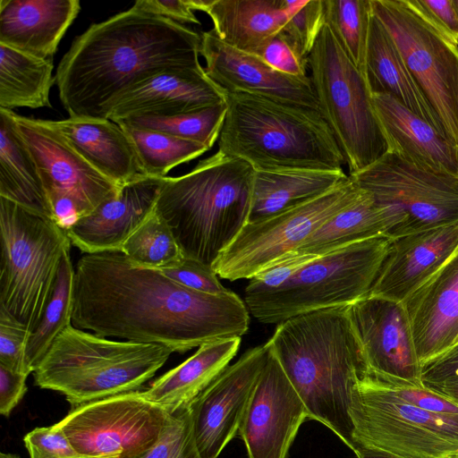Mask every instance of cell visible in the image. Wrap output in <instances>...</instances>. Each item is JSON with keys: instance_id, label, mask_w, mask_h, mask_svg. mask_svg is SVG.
Segmentation results:
<instances>
[{"instance_id": "cell-3", "label": "cell", "mask_w": 458, "mask_h": 458, "mask_svg": "<svg viewBox=\"0 0 458 458\" xmlns=\"http://www.w3.org/2000/svg\"><path fill=\"white\" fill-rule=\"evenodd\" d=\"M349 306L281 322L267 343L302 400L309 420L322 423L353 450L350 410L354 385L365 366Z\"/></svg>"}, {"instance_id": "cell-49", "label": "cell", "mask_w": 458, "mask_h": 458, "mask_svg": "<svg viewBox=\"0 0 458 458\" xmlns=\"http://www.w3.org/2000/svg\"><path fill=\"white\" fill-rule=\"evenodd\" d=\"M29 375L0 365V413L8 417L27 392Z\"/></svg>"}, {"instance_id": "cell-42", "label": "cell", "mask_w": 458, "mask_h": 458, "mask_svg": "<svg viewBox=\"0 0 458 458\" xmlns=\"http://www.w3.org/2000/svg\"><path fill=\"white\" fill-rule=\"evenodd\" d=\"M31 331L0 307V365L30 375L26 351Z\"/></svg>"}, {"instance_id": "cell-24", "label": "cell", "mask_w": 458, "mask_h": 458, "mask_svg": "<svg viewBox=\"0 0 458 458\" xmlns=\"http://www.w3.org/2000/svg\"><path fill=\"white\" fill-rule=\"evenodd\" d=\"M388 152L420 167L458 175V148L392 96L371 93Z\"/></svg>"}, {"instance_id": "cell-30", "label": "cell", "mask_w": 458, "mask_h": 458, "mask_svg": "<svg viewBox=\"0 0 458 458\" xmlns=\"http://www.w3.org/2000/svg\"><path fill=\"white\" fill-rule=\"evenodd\" d=\"M344 170L255 171L248 223L312 200L348 178Z\"/></svg>"}, {"instance_id": "cell-8", "label": "cell", "mask_w": 458, "mask_h": 458, "mask_svg": "<svg viewBox=\"0 0 458 458\" xmlns=\"http://www.w3.org/2000/svg\"><path fill=\"white\" fill-rule=\"evenodd\" d=\"M67 233L54 219L0 197V307L30 331L53 293Z\"/></svg>"}, {"instance_id": "cell-21", "label": "cell", "mask_w": 458, "mask_h": 458, "mask_svg": "<svg viewBox=\"0 0 458 458\" xmlns=\"http://www.w3.org/2000/svg\"><path fill=\"white\" fill-rule=\"evenodd\" d=\"M164 178L141 176L80 218L67 233L84 254L120 252L130 235L154 211Z\"/></svg>"}, {"instance_id": "cell-13", "label": "cell", "mask_w": 458, "mask_h": 458, "mask_svg": "<svg viewBox=\"0 0 458 458\" xmlns=\"http://www.w3.org/2000/svg\"><path fill=\"white\" fill-rule=\"evenodd\" d=\"M350 176L327 193L266 219L247 223L212 268L223 279H250L275 261L295 251L331 217L361 195Z\"/></svg>"}, {"instance_id": "cell-45", "label": "cell", "mask_w": 458, "mask_h": 458, "mask_svg": "<svg viewBox=\"0 0 458 458\" xmlns=\"http://www.w3.org/2000/svg\"><path fill=\"white\" fill-rule=\"evenodd\" d=\"M317 257L297 251L288 253L251 277L244 294L262 293L279 287Z\"/></svg>"}, {"instance_id": "cell-41", "label": "cell", "mask_w": 458, "mask_h": 458, "mask_svg": "<svg viewBox=\"0 0 458 458\" xmlns=\"http://www.w3.org/2000/svg\"><path fill=\"white\" fill-rule=\"evenodd\" d=\"M363 373L390 394L411 406L436 413L458 414V405L423 384H413L386 375Z\"/></svg>"}, {"instance_id": "cell-54", "label": "cell", "mask_w": 458, "mask_h": 458, "mask_svg": "<svg viewBox=\"0 0 458 458\" xmlns=\"http://www.w3.org/2000/svg\"><path fill=\"white\" fill-rule=\"evenodd\" d=\"M453 4H454V7H455V9H456V11L458 13V0H453Z\"/></svg>"}, {"instance_id": "cell-47", "label": "cell", "mask_w": 458, "mask_h": 458, "mask_svg": "<svg viewBox=\"0 0 458 458\" xmlns=\"http://www.w3.org/2000/svg\"><path fill=\"white\" fill-rule=\"evenodd\" d=\"M444 36L458 45V13L453 0H412Z\"/></svg>"}, {"instance_id": "cell-16", "label": "cell", "mask_w": 458, "mask_h": 458, "mask_svg": "<svg viewBox=\"0 0 458 458\" xmlns=\"http://www.w3.org/2000/svg\"><path fill=\"white\" fill-rule=\"evenodd\" d=\"M268 354L238 434L248 458H287L301 425L309 419L300 395L268 344Z\"/></svg>"}, {"instance_id": "cell-46", "label": "cell", "mask_w": 458, "mask_h": 458, "mask_svg": "<svg viewBox=\"0 0 458 458\" xmlns=\"http://www.w3.org/2000/svg\"><path fill=\"white\" fill-rule=\"evenodd\" d=\"M258 57L280 72L296 77L308 76V61L302 59L280 34L267 45Z\"/></svg>"}, {"instance_id": "cell-22", "label": "cell", "mask_w": 458, "mask_h": 458, "mask_svg": "<svg viewBox=\"0 0 458 458\" xmlns=\"http://www.w3.org/2000/svg\"><path fill=\"white\" fill-rule=\"evenodd\" d=\"M225 91L200 66L170 70L137 85L113 105L108 120L171 116L225 103Z\"/></svg>"}, {"instance_id": "cell-14", "label": "cell", "mask_w": 458, "mask_h": 458, "mask_svg": "<svg viewBox=\"0 0 458 458\" xmlns=\"http://www.w3.org/2000/svg\"><path fill=\"white\" fill-rule=\"evenodd\" d=\"M13 115L38 166L53 218L64 232L119 192L121 187L84 160L46 120Z\"/></svg>"}, {"instance_id": "cell-26", "label": "cell", "mask_w": 458, "mask_h": 458, "mask_svg": "<svg viewBox=\"0 0 458 458\" xmlns=\"http://www.w3.org/2000/svg\"><path fill=\"white\" fill-rule=\"evenodd\" d=\"M46 122L84 160L119 187L144 176L135 148L118 123L108 119L74 117Z\"/></svg>"}, {"instance_id": "cell-55", "label": "cell", "mask_w": 458, "mask_h": 458, "mask_svg": "<svg viewBox=\"0 0 458 458\" xmlns=\"http://www.w3.org/2000/svg\"><path fill=\"white\" fill-rule=\"evenodd\" d=\"M451 458H458V454H456L455 455H454L453 457Z\"/></svg>"}, {"instance_id": "cell-27", "label": "cell", "mask_w": 458, "mask_h": 458, "mask_svg": "<svg viewBox=\"0 0 458 458\" xmlns=\"http://www.w3.org/2000/svg\"><path fill=\"white\" fill-rule=\"evenodd\" d=\"M206 13L216 35L226 45L259 56L287 20L284 0H188Z\"/></svg>"}, {"instance_id": "cell-5", "label": "cell", "mask_w": 458, "mask_h": 458, "mask_svg": "<svg viewBox=\"0 0 458 458\" xmlns=\"http://www.w3.org/2000/svg\"><path fill=\"white\" fill-rule=\"evenodd\" d=\"M218 150L255 171L343 170L344 154L323 114L248 92H225Z\"/></svg>"}, {"instance_id": "cell-43", "label": "cell", "mask_w": 458, "mask_h": 458, "mask_svg": "<svg viewBox=\"0 0 458 458\" xmlns=\"http://www.w3.org/2000/svg\"><path fill=\"white\" fill-rule=\"evenodd\" d=\"M182 287L201 293L220 295L229 290L222 285L212 267L194 259L182 258L174 267L160 270Z\"/></svg>"}, {"instance_id": "cell-33", "label": "cell", "mask_w": 458, "mask_h": 458, "mask_svg": "<svg viewBox=\"0 0 458 458\" xmlns=\"http://www.w3.org/2000/svg\"><path fill=\"white\" fill-rule=\"evenodd\" d=\"M53 69V59L37 58L0 44V108L51 107Z\"/></svg>"}, {"instance_id": "cell-19", "label": "cell", "mask_w": 458, "mask_h": 458, "mask_svg": "<svg viewBox=\"0 0 458 458\" xmlns=\"http://www.w3.org/2000/svg\"><path fill=\"white\" fill-rule=\"evenodd\" d=\"M200 35L205 72L225 92H248L321 113L310 76L280 72L259 57L226 45L213 30Z\"/></svg>"}, {"instance_id": "cell-12", "label": "cell", "mask_w": 458, "mask_h": 458, "mask_svg": "<svg viewBox=\"0 0 458 458\" xmlns=\"http://www.w3.org/2000/svg\"><path fill=\"white\" fill-rule=\"evenodd\" d=\"M349 176L386 209L389 238L458 221V175L420 167L386 151Z\"/></svg>"}, {"instance_id": "cell-17", "label": "cell", "mask_w": 458, "mask_h": 458, "mask_svg": "<svg viewBox=\"0 0 458 458\" xmlns=\"http://www.w3.org/2000/svg\"><path fill=\"white\" fill-rule=\"evenodd\" d=\"M267 354V343L248 350L190 404L193 436L202 458H217L238 434Z\"/></svg>"}, {"instance_id": "cell-44", "label": "cell", "mask_w": 458, "mask_h": 458, "mask_svg": "<svg viewBox=\"0 0 458 458\" xmlns=\"http://www.w3.org/2000/svg\"><path fill=\"white\" fill-rule=\"evenodd\" d=\"M23 441L30 458H88L75 450L58 423L34 428Z\"/></svg>"}, {"instance_id": "cell-37", "label": "cell", "mask_w": 458, "mask_h": 458, "mask_svg": "<svg viewBox=\"0 0 458 458\" xmlns=\"http://www.w3.org/2000/svg\"><path fill=\"white\" fill-rule=\"evenodd\" d=\"M226 104L171 116H132L117 122L123 127L158 131L200 143L209 149L219 138Z\"/></svg>"}, {"instance_id": "cell-53", "label": "cell", "mask_w": 458, "mask_h": 458, "mask_svg": "<svg viewBox=\"0 0 458 458\" xmlns=\"http://www.w3.org/2000/svg\"><path fill=\"white\" fill-rule=\"evenodd\" d=\"M0 458H20L17 454H9V453H1Z\"/></svg>"}, {"instance_id": "cell-52", "label": "cell", "mask_w": 458, "mask_h": 458, "mask_svg": "<svg viewBox=\"0 0 458 458\" xmlns=\"http://www.w3.org/2000/svg\"><path fill=\"white\" fill-rule=\"evenodd\" d=\"M357 458H402L376 448L356 445L352 450Z\"/></svg>"}, {"instance_id": "cell-31", "label": "cell", "mask_w": 458, "mask_h": 458, "mask_svg": "<svg viewBox=\"0 0 458 458\" xmlns=\"http://www.w3.org/2000/svg\"><path fill=\"white\" fill-rule=\"evenodd\" d=\"M13 114L0 108V197L54 219L38 166Z\"/></svg>"}, {"instance_id": "cell-18", "label": "cell", "mask_w": 458, "mask_h": 458, "mask_svg": "<svg viewBox=\"0 0 458 458\" xmlns=\"http://www.w3.org/2000/svg\"><path fill=\"white\" fill-rule=\"evenodd\" d=\"M366 373L422 385L410 321L402 301L368 295L349 306Z\"/></svg>"}, {"instance_id": "cell-56", "label": "cell", "mask_w": 458, "mask_h": 458, "mask_svg": "<svg viewBox=\"0 0 458 458\" xmlns=\"http://www.w3.org/2000/svg\"><path fill=\"white\" fill-rule=\"evenodd\" d=\"M457 342H458V340H457ZM457 342H456V343H457ZM456 343H455V344H456Z\"/></svg>"}, {"instance_id": "cell-6", "label": "cell", "mask_w": 458, "mask_h": 458, "mask_svg": "<svg viewBox=\"0 0 458 458\" xmlns=\"http://www.w3.org/2000/svg\"><path fill=\"white\" fill-rule=\"evenodd\" d=\"M173 352L165 345L111 340L71 325L33 371L34 384L62 393L75 408L140 390Z\"/></svg>"}, {"instance_id": "cell-7", "label": "cell", "mask_w": 458, "mask_h": 458, "mask_svg": "<svg viewBox=\"0 0 458 458\" xmlns=\"http://www.w3.org/2000/svg\"><path fill=\"white\" fill-rule=\"evenodd\" d=\"M391 238L379 235L318 256L277 288L244 294L255 318L279 324L309 312L349 306L368 296Z\"/></svg>"}, {"instance_id": "cell-25", "label": "cell", "mask_w": 458, "mask_h": 458, "mask_svg": "<svg viewBox=\"0 0 458 458\" xmlns=\"http://www.w3.org/2000/svg\"><path fill=\"white\" fill-rule=\"evenodd\" d=\"M80 11L78 0H1L0 44L37 58L53 59Z\"/></svg>"}, {"instance_id": "cell-39", "label": "cell", "mask_w": 458, "mask_h": 458, "mask_svg": "<svg viewBox=\"0 0 458 458\" xmlns=\"http://www.w3.org/2000/svg\"><path fill=\"white\" fill-rule=\"evenodd\" d=\"M287 20L280 35L304 60L325 25L324 0H284Z\"/></svg>"}, {"instance_id": "cell-35", "label": "cell", "mask_w": 458, "mask_h": 458, "mask_svg": "<svg viewBox=\"0 0 458 458\" xmlns=\"http://www.w3.org/2000/svg\"><path fill=\"white\" fill-rule=\"evenodd\" d=\"M324 17L338 45L367 80L371 0H324Z\"/></svg>"}, {"instance_id": "cell-38", "label": "cell", "mask_w": 458, "mask_h": 458, "mask_svg": "<svg viewBox=\"0 0 458 458\" xmlns=\"http://www.w3.org/2000/svg\"><path fill=\"white\" fill-rule=\"evenodd\" d=\"M120 252L137 266L157 270L174 267L183 258L171 229L156 209L130 235Z\"/></svg>"}, {"instance_id": "cell-15", "label": "cell", "mask_w": 458, "mask_h": 458, "mask_svg": "<svg viewBox=\"0 0 458 458\" xmlns=\"http://www.w3.org/2000/svg\"><path fill=\"white\" fill-rule=\"evenodd\" d=\"M168 416L138 390L72 408L57 423L88 458H134L157 440Z\"/></svg>"}, {"instance_id": "cell-2", "label": "cell", "mask_w": 458, "mask_h": 458, "mask_svg": "<svg viewBox=\"0 0 458 458\" xmlns=\"http://www.w3.org/2000/svg\"><path fill=\"white\" fill-rule=\"evenodd\" d=\"M201 35L137 9L91 24L72 41L55 75L70 117L107 119L124 93L161 72L200 66Z\"/></svg>"}, {"instance_id": "cell-34", "label": "cell", "mask_w": 458, "mask_h": 458, "mask_svg": "<svg viewBox=\"0 0 458 458\" xmlns=\"http://www.w3.org/2000/svg\"><path fill=\"white\" fill-rule=\"evenodd\" d=\"M70 251L63 255L51 297L29 338L26 357L32 372L57 336L72 325L75 270Z\"/></svg>"}, {"instance_id": "cell-28", "label": "cell", "mask_w": 458, "mask_h": 458, "mask_svg": "<svg viewBox=\"0 0 458 458\" xmlns=\"http://www.w3.org/2000/svg\"><path fill=\"white\" fill-rule=\"evenodd\" d=\"M366 69L371 93L392 96L446 138L437 114L407 67L394 39L373 13Z\"/></svg>"}, {"instance_id": "cell-11", "label": "cell", "mask_w": 458, "mask_h": 458, "mask_svg": "<svg viewBox=\"0 0 458 458\" xmlns=\"http://www.w3.org/2000/svg\"><path fill=\"white\" fill-rule=\"evenodd\" d=\"M371 7L437 114L446 138L458 148V45L412 0H371Z\"/></svg>"}, {"instance_id": "cell-9", "label": "cell", "mask_w": 458, "mask_h": 458, "mask_svg": "<svg viewBox=\"0 0 458 458\" xmlns=\"http://www.w3.org/2000/svg\"><path fill=\"white\" fill-rule=\"evenodd\" d=\"M321 114L348 165L349 174L369 166L387 150L367 80L327 24L308 56Z\"/></svg>"}, {"instance_id": "cell-32", "label": "cell", "mask_w": 458, "mask_h": 458, "mask_svg": "<svg viewBox=\"0 0 458 458\" xmlns=\"http://www.w3.org/2000/svg\"><path fill=\"white\" fill-rule=\"evenodd\" d=\"M390 226L386 210L362 189L352 205L325 222L295 251L321 256L357 242L387 236Z\"/></svg>"}, {"instance_id": "cell-40", "label": "cell", "mask_w": 458, "mask_h": 458, "mask_svg": "<svg viewBox=\"0 0 458 458\" xmlns=\"http://www.w3.org/2000/svg\"><path fill=\"white\" fill-rule=\"evenodd\" d=\"M134 458H202L194 439L190 408L169 414L157 440Z\"/></svg>"}, {"instance_id": "cell-20", "label": "cell", "mask_w": 458, "mask_h": 458, "mask_svg": "<svg viewBox=\"0 0 458 458\" xmlns=\"http://www.w3.org/2000/svg\"><path fill=\"white\" fill-rule=\"evenodd\" d=\"M458 250V221L391 238L369 295L403 301Z\"/></svg>"}, {"instance_id": "cell-4", "label": "cell", "mask_w": 458, "mask_h": 458, "mask_svg": "<svg viewBox=\"0 0 458 458\" xmlns=\"http://www.w3.org/2000/svg\"><path fill=\"white\" fill-rule=\"evenodd\" d=\"M253 178L250 164L220 150L165 177L155 209L184 258L213 267L249 221Z\"/></svg>"}, {"instance_id": "cell-51", "label": "cell", "mask_w": 458, "mask_h": 458, "mask_svg": "<svg viewBox=\"0 0 458 458\" xmlns=\"http://www.w3.org/2000/svg\"><path fill=\"white\" fill-rule=\"evenodd\" d=\"M422 383L428 389L458 405V377L438 382Z\"/></svg>"}, {"instance_id": "cell-48", "label": "cell", "mask_w": 458, "mask_h": 458, "mask_svg": "<svg viewBox=\"0 0 458 458\" xmlns=\"http://www.w3.org/2000/svg\"><path fill=\"white\" fill-rule=\"evenodd\" d=\"M132 6L180 24H200L188 0H139Z\"/></svg>"}, {"instance_id": "cell-10", "label": "cell", "mask_w": 458, "mask_h": 458, "mask_svg": "<svg viewBox=\"0 0 458 458\" xmlns=\"http://www.w3.org/2000/svg\"><path fill=\"white\" fill-rule=\"evenodd\" d=\"M350 415L355 446L402 458H451L458 454V414L411 406L364 373L354 385Z\"/></svg>"}, {"instance_id": "cell-23", "label": "cell", "mask_w": 458, "mask_h": 458, "mask_svg": "<svg viewBox=\"0 0 458 458\" xmlns=\"http://www.w3.org/2000/svg\"><path fill=\"white\" fill-rule=\"evenodd\" d=\"M420 365L458 340V250L403 301Z\"/></svg>"}, {"instance_id": "cell-36", "label": "cell", "mask_w": 458, "mask_h": 458, "mask_svg": "<svg viewBox=\"0 0 458 458\" xmlns=\"http://www.w3.org/2000/svg\"><path fill=\"white\" fill-rule=\"evenodd\" d=\"M123 128L135 148L144 176L166 177L172 168L192 160L209 150L200 143L165 133L143 129Z\"/></svg>"}, {"instance_id": "cell-29", "label": "cell", "mask_w": 458, "mask_h": 458, "mask_svg": "<svg viewBox=\"0 0 458 458\" xmlns=\"http://www.w3.org/2000/svg\"><path fill=\"white\" fill-rule=\"evenodd\" d=\"M241 341L231 337L201 344L193 355L141 391L142 395L169 414L189 407L229 366Z\"/></svg>"}, {"instance_id": "cell-50", "label": "cell", "mask_w": 458, "mask_h": 458, "mask_svg": "<svg viewBox=\"0 0 458 458\" xmlns=\"http://www.w3.org/2000/svg\"><path fill=\"white\" fill-rule=\"evenodd\" d=\"M458 377V342L446 352L421 365L422 382H438Z\"/></svg>"}, {"instance_id": "cell-1", "label": "cell", "mask_w": 458, "mask_h": 458, "mask_svg": "<svg viewBox=\"0 0 458 458\" xmlns=\"http://www.w3.org/2000/svg\"><path fill=\"white\" fill-rule=\"evenodd\" d=\"M74 270L72 324L80 329L174 352L249 330V310L235 293L189 290L122 252L83 254Z\"/></svg>"}]
</instances>
